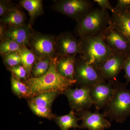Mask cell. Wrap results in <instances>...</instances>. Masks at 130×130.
Listing matches in <instances>:
<instances>
[{"instance_id":"obj_13","label":"cell","mask_w":130,"mask_h":130,"mask_svg":"<svg viewBox=\"0 0 130 130\" xmlns=\"http://www.w3.org/2000/svg\"><path fill=\"white\" fill-rule=\"evenodd\" d=\"M82 120L81 128H88L89 130H104L111 127V123L106 119L103 114L98 111H90L89 109L76 113Z\"/></svg>"},{"instance_id":"obj_4","label":"cell","mask_w":130,"mask_h":130,"mask_svg":"<svg viewBox=\"0 0 130 130\" xmlns=\"http://www.w3.org/2000/svg\"><path fill=\"white\" fill-rule=\"evenodd\" d=\"M77 21L75 31L80 38L102 33L111 24L107 10L92 9Z\"/></svg>"},{"instance_id":"obj_9","label":"cell","mask_w":130,"mask_h":130,"mask_svg":"<svg viewBox=\"0 0 130 130\" xmlns=\"http://www.w3.org/2000/svg\"><path fill=\"white\" fill-rule=\"evenodd\" d=\"M102 34L106 43L113 53L125 55L130 54V42L111 24Z\"/></svg>"},{"instance_id":"obj_10","label":"cell","mask_w":130,"mask_h":130,"mask_svg":"<svg viewBox=\"0 0 130 130\" xmlns=\"http://www.w3.org/2000/svg\"><path fill=\"white\" fill-rule=\"evenodd\" d=\"M63 94L67 97L71 110L77 112L90 108L93 103L90 96V88H70Z\"/></svg>"},{"instance_id":"obj_3","label":"cell","mask_w":130,"mask_h":130,"mask_svg":"<svg viewBox=\"0 0 130 130\" xmlns=\"http://www.w3.org/2000/svg\"><path fill=\"white\" fill-rule=\"evenodd\" d=\"M80 58L98 68L113 53L107 46L102 33L80 38Z\"/></svg>"},{"instance_id":"obj_6","label":"cell","mask_w":130,"mask_h":130,"mask_svg":"<svg viewBox=\"0 0 130 130\" xmlns=\"http://www.w3.org/2000/svg\"><path fill=\"white\" fill-rule=\"evenodd\" d=\"M29 44L37 58H53L56 54V39L53 36L32 31Z\"/></svg>"},{"instance_id":"obj_14","label":"cell","mask_w":130,"mask_h":130,"mask_svg":"<svg viewBox=\"0 0 130 130\" xmlns=\"http://www.w3.org/2000/svg\"><path fill=\"white\" fill-rule=\"evenodd\" d=\"M80 47V39L70 32L62 33L56 39V54L60 57L79 54Z\"/></svg>"},{"instance_id":"obj_16","label":"cell","mask_w":130,"mask_h":130,"mask_svg":"<svg viewBox=\"0 0 130 130\" xmlns=\"http://www.w3.org/2000/svg\"><path fill=\"white\" fill-rule=\"evenodd\" d=\"M111 24L130 42V11L116 10L111 18Z\"/></svg>"},{"instance_id":"obj_7","label":"cell","mask_w":130,"mask_h":130,"mask_svg":"<svg viewBox=\"0 0 130 130\" xmlns=\"http://www.w3.org/2000/svg\"><path fill=\"white\" fill-rule=\"evenodd\" d=\"M61 94L56 91L41 93L28 99V106L37 116L51 120L55 116L52 112V105L56 98Z\"/></svg>"},{"instance_id":"obj_2","label":"cell","mask_w":130,"mask_h":130,"mask_svg":"<svg viewBox=\"0 0 130 130\" xmlns=\"http://www.w3.org/2000/svg\"><path fill=\"white\" fill-rule=\"evenodd\" d=\"M126 85L115 81L113 95L103 113L111 121L123 123L130 116V90L126 88Z\"/></svg>"},{"instance_id":"obj_18","label":"cell","mask_w":130,"mask_h":130,"mask_svg":"<svg viewBox=\"0 0 130 130\" xmlns=\"http://www.w3.org/2000/svg\"><path fill=\"white\" fill-rule=\"evenodd\" d=\"M20 4L28 11L30 18L29 25L31 26L38 16L44 13L42 0H21Z\"/></svg>"},{"instance_id":"obj_28","label":"cell","mask_w":130,"mask_h":130,"mask_svg":"<svg viewBox=\"0 0 130 130\" xmlns=\"http://www.w3.org/2000/svg\"><path fill=\"white\" fill-rule=\"evenodd\" d=\"M93 1L97 3L101 9L106 10L109 9L112 13L115 11V7H113L108 0H94Z\"/></svg>"},{"instance_id":"obj_20","label":"cell","mask_w":130,"mask_h":130,"mask_svg":"<svg viewBox=\"0 0 130 130\" xmlns=\"http://www.w3.org/2000/svg\"><path fill=\"white\" fill-rule=\"evenodd\" d=\"M25 16L19 9L14 8L4 17L1 18V21L9 27H17L24 25Z\"/></svg>"},{"instance_id":"obj_31","label":"cell","mask_w":130,"mask_h":130,"mask_svg":"<svg viewBox=\"0 0 130 130\" xmlns=\"http://www.w3.org/2000/svg\"></svg>"},{"instance_id":"obj_21","label":"cell","mask_w":130,"mask_h":130,"mask_svg":"<svg viewBox=\"0 0 130 130\" xmlns=\"http://www.w3.org/2000/svg\"><path fill=\"white\" fill-rule=\"evenodd\" d=\"M11 83L13 93L19 98L28 99L31 97L30 89L25 83L13 75L11 77Z\"/></svg>"},{"instance_id":"obj_26","label":"cell","mask_w":130,"mask_h":130,"mask_svg":"<svg viewBox=\"0 0 130 130\" xmlns=\"http://www.w3.org/2000/svg\"><path fill=\"white\" fill-rule=\"evenodd\" d=\"M8 70L12 73V75L20 80L24 82L28 78L27 72L22 65H19L10 68Z\"/></svg>"},{"instance_id":"obj_23","label":"cell","mask_w":130,"mask_h":130,"mask_svg":"<svg viewBox=\"0 0 130 130\" xmlns=\"http://www.w3.org/2000/svg\"><path fill=\"white\" fill-rule=\"evenodd\" d=\"M53 58H37L32 66L31 77H40L46 74L49 69Z\"/></svg>"},{"instance_id":"obj_25","label":"cell","mask_w":130,"mask_h":130,"mask_svg":"<svg viewBox=\"0 0 130 130\" xmlns=\"http://www.w3.org/2000/svg\"><path fill=\"white\" fill-rule=\"evenodd\" d=\"M3 62L8 68L21 64V59L19 52H13L2 55Z\"/></svg>"},{"instance_id":"obj_30","label":"cell","mask_w":130,"mask_h":130,"mask_svg":"<svg viewBox=\"0 0 130 130\" xmlns=\"http://www.w3.org/2000/svg\"><path fill=\"white\" fill-rule=\"evenodd\" d=\"M123 70L124 71L125 73V77L127 81L126 84H127L128 83H130V54L127 56Z\"/></svg>"},{"instance_id":"obj_27","label":"cell","mask_w":130,"mask_h":130,"mask_svg":"<svg viewBox=\"0 0 130 130\" xmlns=\"http://www.w3.org/2000/svg\"><path fill=\"white\" fill-rule=\"evenodd\" d=\"M14 8L10 1H0V16L4 17Z\"/></svg>"},{"instance_id":"obj_8","label":"cell","mask_w":130,"mask_h":130,"mask_svg":"<svg viewBox=\"0 0 130 130\" xmlns=\"http://www.w3.org/2000/svg\"><path fill=\"white\" fill-rule=\"evenodd\" d=\"M56 11L77 21L92 9V2L88 0H61L54 6Z\"/></svg>"},{"instance_id":"obj_11","label":"cell","mask_w":130,"mask_h":130,"mask_svg":"<svg viewBox=\"0 0 130 130\" xmlns=\"http://www.w3.org/2000/svg\"><path fill=\"white\" fill-rule=\"evenodd\" d=\"M115 81L100 83L90 88V96L97 111L104 108L111 99L114 93Z\"/></svg>"},{"instance_id":"obj_5","label":"cell","mask_w":130,"mask_h":130,"mask_svg":"<svg viewBox=\"0 0 130 130\" xmlns=\"http://www.w3.org/2000/svg\"><path fill=\"white\" fill-rule=\"evenodd\" d=\"M74 77L78 88H90L106 81L97 67L80 57L77 59Z\"/></svg>"},{"instance_id":"obj_12","label":"cell","mask_w":130,"mask_h":130,"mask_svg":"<svg viewBox=\"0 0 130 130\" xmlns=\"http://www.w3.org/2000/svg\"><path fill=\"white\" fill-rule=\"evenodd\" d=\"M128 55L113 53L98 69L105 79L115 81L123 70Z\"/></svg>"},{"instance_id":"obj_17","label":"cell","mask_w":130,"mask_h":130,"mask_svg":"<svg viewBox=\"0 0 130 130\" xmlns=\"http://www.w3.org/2000/svg\"><path fill=\"white\" fill-rule=\"evenodd\" d=\"M76 55L60 57L56 61V68L59 73L71 80H75L74 76L77 60Z\"/></svg>"},{"instance_id":"obj_19","label":"cell","mask_w":130,"mask_h":130,"mask_svg":"<svg viewBox=\"0 0 130 130\" xmlns=\"http://www.w3.org/2000/svg\"><path fill=\"white\" fill-rule=\"evenodd\" d=\"M53 119L61 130H69L70 128H81L78 124V121L81 120L80 118H77L76 113L71 110L69 113L64 116L55 115Z\"/></svg>"},{"instance_id":"obj_1","label":"cell","mask_w":130,"mask_h":130,"mask_svg":"<svg viewBox=\"0 0 130 130\" xmlns=\"http://www.w3.org/2000/svg\"><path fill=\"white\" fill-rule=\"evenodd\" d=\"M58 58L55 56L53 58L48 71L43 76L37 78L30 77L23 82L30 89L31 98L50 91H58L63 94L65 91L76 84V80L65 77L58 72L56 68Z\"/></svg>"},{"instance_id":"obj_22","label":"cell","mask_w":130,"mask_h":130,"mask_svg":"<svg viewBox=\"0 0 130 130\" xmlns=\"http://www.w3.org/2000/svg\"><path fill=\"white\" fill-rule=\"evenodd\" d=\"M18 52L21 58V64L25 69L28 78H30L31 76L32 66L36 60V57L27 47H23Z\"/></svg>"},{"instance_id":"obj_29","label":"cell","mask_w":130,"mask_h":130,"mask_svg":"<svg viewBox=\"0 0 130 130\" xmlns=\"http://www.w3.org/2000/svg\"><path fill=\"white\" fill-rule=\"evenodd\" d=\"M115 8L119 11L130 10V0H118Z\"/></svg>"},{"instance_id":"obj_24","label":"cell","mask_w":130,"mask_h":130,"mask_svg":"<svg viewBox=\"0 0 130 130\" xmlns=\"http://www.w3.org/2000/svg\"><path fill=\"white\" fill-rule=\"evenodd\" d=\"M23 47L12 40L4 39L2 40L0 44V53L3 55L10 53L19 52Z\"/></svg>"},{"instance_id":"obj_15","label":"cell","mask_w":130,"mask_h":130,"mask_svg":"<svg viewBox=\"0 0 130 130\" xmlns=\"http://www.w3.org/2000/svg\"><path fill=\"white\" fill-rule=\"evenodd\" d=\"M32 31L31 26L29 24L9 27L5 30L1 40L9 39L23 46L28 47L29 46V40Z\"/></svg>"}]
</instances>
